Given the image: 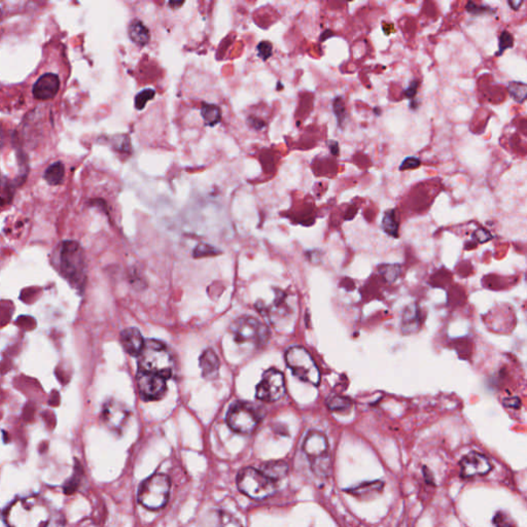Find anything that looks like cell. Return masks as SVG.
Masks as SVG:
<instances>
[{"instance_id":"obj_6","label":"cell","mask_w":527,"mask_h":527,"mask_svg":"<svg viewBox=\"0 0 527 527\" xmlns=\"http://www.w3.org/2000/svg\"><path fill=\"white\" fill-rule=\"evenodd\" d=\"M237 486L245 496L255 500L270 498L277 491V483L261 470L244 467L237 476Z\"/></svg>"},{"instance_id":"obj_29","label":"cell","mask_w":527,"mask_h":527,"mask_svg":"<svg viewBox=\"0 0 527 527\" xmlns=\"http://www.w3.org/2000/svg\"><path fill=\"white\" fill-rule=\"evenodd\" d=\"M329 409L332 411H344L351 406V402L346 398H331L328 401Z\"/></svg>"},{"instance_id":"obj_25","label":"cell","mask_w":527,"mask_h":527,"mask_svg":"<svg viewBox=\"0 0 527 527\" xmlns=\"http://www.w3.org/2000/svg\"><path fill=\"white\" fill-rule=\"evenodd\" d=\"M508 90L513 99L518 103H523L526 99V83H521V81H510L508 85Z\"/></svg>"},{"instance_id":"obj_37","label":"cell","mask_w":527,"mask_h":527,"mask_svg":"<svg viewBox=\"0 0 527 527\" xmlns=\"http://www.w3.org/2000/svg\"><path fill=\"white\" fill-rule=\"evenodd\" d=\"M420 88V83L417 81H413L410 83L409 87L404 92V95L407 97L408 99H415L416 94H417V90Z\"/></svg>"},{"instance_id":"obj_12","label":"cell","mask_w":527,"mask_h":527,"mask_svg":"<svg viewBox=\"0 0 527 527\" xmlns=\"http://www.w3.org/2000/svg\"><path fill=\"white\" fill-rule=\"evenodd\" d=\"M129 417H130V410L120 402L112 400L104 406L103 412H102L104 424L110 430L116 434L122 433L128 422Z\"/></svg>"},{"instance_id":"obj_40","label":"cell","mask_w":527,"mask_h":527,"mask_svg":"<svg viewBox=\"0 0 527 527\" xmlns=\"http://www.w3.org/2000/svg\"><path fill=\"white\" fill-rule=\"evenodd\" d=\"M475 234L478 235L477 238L480 242H485V241L489 240V239L491 238L489 233L485 230H479L478 232H476Z\"/></svg>"},{"instance_id":"obj_44","label":"cell","mask_w":527,"mask_h":527,"mask_svg":"<svg viewBox=\"0 0 527 527\" xmlns=\"http://www.w3.org/2000/svg\"><path fill=\"white\" fill-rule=\"evenodd\" d=\"M418 107H420V101L416 99H412L411 101H410V108L415 110H417Z\"/></svg>"},{"instance_id":"obj_46","label":"cell","mask_w":527,"mask_h":527,"mask_svg":"<svg viewBox=\"0 0 527 527\" xmlns=\"http://www.w3.org/2000/svg\"><path fill=\"white\" fill-rule=\"evenodd\" d=\"M374 112H375L376 116H380V114H381V110H380V108H374Z\"/></svg>"},{"instance_id":"obj_4","label":"cell","mask_w":527,"mask_h":527,"mask_svg":"<svg viewBox=\"0 0 527 527\" xmlns=\"http://www.w3.org/2000/svg\"><path fill=\"white\" fill-rule=\"evenodd\" d=\"M303 451L309 459L312 471L318 477L330 475L331 461L329 442L326 437L318 430L308 433L303 443Z\"/></svg>"},{"instance_id":"obj_8","label":"cell","mask_w":527,"mask_h":527,"mask_svg":"<svg viewBox=\"0 0 527 527\" xmlns=\"http://www.w3.org/2000/svg\"><path fill=\"white\" fill-rule=\"evenodd\" d=\"M230 332L235 342L238 344L253 343L261 346L268 341V329L253 316H244L236 318L231 324Z\"/></svg>"},{"instance_id":"obj_32","label":"cell","mask_w":527,"mask_h":527,"mask_svg":"<svg viewBox=\"0 0 527 527\" xmlns=\"http://www.w3.org/2000/svg\"><path fill=\"white\" fill-rule=\"evenodd\" d=\"M218 249L210 246V245L204 244V243L198 245V246L196 247L195 250H194V255H195V257H209V255H218Z\"/></svg>"},{"instance_id":"obj_18","label":"cell","mask_w":527,"mask_h":527,"mask_svg":"<svg viewBox=\"0 0 527 527\" xmlns=\"http://www.w3.org/2000/svg\"><path fill=\"white\" fill-rule=\"evenodd\" d=\"M269 479L277 483L279 480L285 479L289 473V465L283 461H271L265 463L261 470Z\"/></svg>"},{"instance_id":"obj_36","label":"cell","mask_w":527,"mask_h":527,"mask_svg":"<svg viewBox=\"0 0 527 527\" xmlns=\"http://www.w3.org/2000/svg\"><path fill=\"white\" fill-rule=\"evenodd\" d=\"M381 273L389 283H392V281L397 279L398 275L400 273V269L398 266H389L388 265V266H385V268L381 269Z\"/></svg>"},{"instance_id":"obj_38","label":"cell","mask_w":527,"mask_h":527,"mask_svg":"<svg viewBox=\"0 0 527 527\" xmlns=\"http://www.w3.org/2000/svg\"><path fill=\"white\" fill-rule=\"evenodd\" d=\"M247 123H248L249 126H250L251 128L255 129V130H261V129L266 127L265 122L259 120V118H255V116H250V118H248Z\"/></svg>"},{"instance_id":"obj_15","label":"cell","mask_w":527,"mask_h":527,"mask_svg":"<svg viewBox=\"0 0 527 527\" xmlns=\"http://www.w3.org/2000/svg\"><path fill=\"white\" fill-rule=\"evenodd\" d=\"M120 340L124 350L134 357H138L146 343L142 333L136 328L125 329L120 333Z\"/></svg>"},{"instance_id":"obj_33","label":"cell","mask_w":527,"mask_h":527,"mask_svg":"<svg viewBox=\"0 0 527 527\" xmlns=\"http://www.w3.org/2000/svg\"><path fill=\"white\" fill-rule=\"evenodd\" d=\"M465 9H467V11L469 12L470 14H472V15L493 13V10H492L491 8L487 7V5H477L475 3H472V1L467 3Z\"/></svg>"},{"instance_id":"obj_23","label":"cell","mask_w":527,"mask_h":527,"mask_svg":"<svg viewBox=\"0 0 527 527\" xmlns=\"http://www.w3.org/2000/svg\"><path fill=\"white\" fill-rule=\"evenodd\" d=\"M65 177V167L63 163L56 162L47 168L44 172V179L51 185H58L62 183Z\"/></svg>"},{"instance_id":"obj_14","label":"cell","mask_w":527,"mask_h":527,"mask_svg":"<svg viewBox=\"0 0 527 527\" xmlns=\"http://www.w3.org/2000/svg\"><path fill=\"white\" fill-rule=\"evenodd\" d=\"M60 89V79L55 73H46L42 75L34 83L32 93L38 100L53 99Z\"/></svg>"},{"instance_id":"obj_27","label":"cell","mask_w":527,"mask_h":527,"mask_svg":"<svg viewBox=\"0 0 527 527\" xmlns=\"http://www.w3.org/2000/svg\"><path fill=\"white\" fill-rule=\"evenodd\" d=\"M156 95V91L154 89H146L142 90V92L136 96V101H134V105H136V110H142L144 106L146 105L149 101L153 99Z\"/></svg>"},{"instance_id":"obj_17","label":"cell","mask_w":527,"mask_h":527,"mask_svg":"<svg viewBox=\"0 0 527 527\" xmlns=\"http://www.w3.org/2000/svg\"><path fill=\"white\" fill-rule=\"evenodd\" d=\"M128 34L130 40L138 47L146 46L151 40L150 30L138 19L131 22L128 27Z\"/></svg>"},{"instance_id":"obj_11","label":"cell","mask_w":527,"mask_h":527,"mask_svg":"<svg viewBox=\"0 0 527 527\" xmlns=\"http://www.w3.org/2000/svg\"><path fill=\"white\" fill-rule=\"evenodd\" d=\"M136 383L144 401H157L162 399L166 394V379L160 376L138 371Z\"/></svg>"},{"instance_id":"obj_3","label":"cell","mask_w":527,"mask_h":527,"mask_svg":"<svg viewBox=\"0 0 527 527\" xmlns=\"http://www.w3.org/2000/svg\"><path fill=\"white\" fill-rule=\"evenodd\" d=\"M59 270L75 289L81 290L86 281L85 259L79 243L65 241L59 250Z\"/></svg>"},{"instance_id":"obj_19","label":"cell","mask_w":527,"mask_h":527,"mask_svg":"<svg viewBox=\"0 0 527 527\" xmlns=\"http://www.w3.org/2000/svg\"><path fill=\"white\" fill-rule=\"evenodd\" d=\"M384 488V483L382 481H372L365 482V483L359 484V485L355 486V487L347 489L351 496H359V498H370V496H375V494L381 493L382 490Z\"/></svg>"},{"instance_id":"obj_5","label":"cell","mask_w":527,"mask_h":527,"mask_svg":"<svg viewBox=\"0 0 527 527\" xmlns=\"http://www.w3.org/2000/svg\"><path fill=\"white\" fill-rule=\"evenodd\" d=\"M170 494V480L165 474H154L144 480L138 490V502L149 510H160L166 506Z\"/></svg>"},{"instance_id":"obj_16","label":"cell","mask_w":527,"mask_h":527,"mask_svg":"<svg viewBox=\"0 0 527 527\" xmlns=\"http://www.w3.org/2000/svg\"><path fill=\"white\" fill-rule=\"evenodd\" d=\"M200 368H201L202 376L205 379L214 380L218 377L220 371V359H218L214 349H206L200 357Z\"/></svg>"},{"instance_id":"obj_24","label":"cell","mask_w":527,"mask_h":527,"mask_svg":"<svg viewBox=\"0 0 527 527\" xmlns=\"http://www.w3.org/2000/svg\"><path fill=\"white\" fill-rule=\"evenodd\" d=\"M382 228L386 234L392 237H398L399 235V222L396 216V210L389 209L385 211L383 220H382Z\"/></svg>"},{"instance_id":"obj_30","label":"cell","mask_w":527,"mask_h":527,"mask_svg":"<svg viewBox=\"0 0 527 527\" xmlns=\"http://www.w3.org/2000/svg\"><path fill=\"white\" fill-rule=\"evenodd\" d=\"M493 524L496 525V527H517L512 517L502 511H500L494 515Z\"/></svg>"},{"instance_id":"obj_35","label":"cell","mask_w":527,"mask_h":527,"mask_svg":"<svg viewBox=\"0 0 527 527\" xmlns=\"http://www.w3.org/2000/svg\"><path fill=\"white\" fill-rule=\"evenodd\" d=\"M420 164H422V161L420 159L416 158V157H408L401 163L399 169L401 171L416 169L420 166Z\"/></svg>"},{"instance_id":"obj_13","label":"cell","mask_w":527,"mask_h":527,"mask_svg":"<svg viewBox=\"0 0 527 527\" xmlns=\"http://www.w3.org/2000/svg\"><path fill=\"white\" fill-rule=\"evenodd\" d=\"M492 471V465L485 455L478 452H470L461 461V475L465 479L486 476Z\"/></svg>"},{"instance_id":"obj_2","label":"cell","mask_w":527,"mask_h":527,"mask_svg":"<svg viewBox=\"0 0 527 527\" xmlns=\"http://www.w3.org/2000/svg\"><path fill=\"white\" fill-rule=\"evenodd\" d=\"M173 370L175 361L167 347L160 341L146 340L138 355V371L168 380L172 376Z\"/></svg>"},{"instance_id":"obj_1","label":"cell","mask_w":527,"mask_h":527,"mask_svg":"<svg viewBox=\"0 0 527 527\" xmlns=\"http://www.w3.org/2000/svg\"><path fill=\"white\" fill-rule=\"evenodd\" d=\"M3 518L9 527H48L50 506L38 496L17 498L5 509Z\"/></svg>"},{"instance_id":"obj_21","label":"cell","mask_w":527,"mask_h":527,"mask_svg":"<svg viewBox=\"0 0 527 527\" xmlns=\"http://www.w3.org/2000/svg\"><path fill=\"white\" fill-rule=\"evenodd\" d=\"M420 326V311L415 305L409 306L404 311L402 318V331L405 334L415 332Z\"/></svg>"},{"instance_id":"obj_22","label":"cell","mask_w":527,"mask_h":527,"mask_svg":"<svg viewBox=\"0 0 527 527\" xmlns=\"http://www.w3.org/2000/svg\"><path fill=\"white\" fill-rule=\"evenodd\" d=\"M201 116L205 125L214 127L222 120V110L216 104L203 103L201 107Z\"/></svg>"},{"instance_id":"obj_43","label":"cell","mask_w":527,"mask_h":527,"mask_svg":"<svg viewBox=\"0 0 527 527\" xmlns=\"http://www.w3.org/2000/svg\"><path fill=\"white\" fill-rule=\"evenodd\" d=\"M334 36L335 34H333L332 31H330V30H326V31H324V34H322V38H320V40H322V42H324L326 38H332V36Z\"/></svg>"},{"instance_id":"obj_7","label":"cell","mask_w":527,"mask_h":527,"mask_svg":"<svg viewBox=\"0 0 527 527\" xmlns=\"http://www.w3.org/2000/svg\"><path fill=\"white\" fill-rule=\"evenodd\" d=\"M287 367L296 377L312 385H318L320 373L310 353L302 346H293L285 352Z\"/></svg>"},{"instance_id":"obj_45","label":"cell","mask_w":527,"mask_h":527,"mask_svg":"<svg viewBox=\"0 0 527 527\" xmlns=\"http://www.w3.org/2000/svg\"><path fill=\"white\" fill-rule=\"evenodd\" d=\"M183 3H185L183 1H181V3H169V5H170V7L179 8L181 7V5H183Z\"/></svg>"},{"instance_id":"obj_26","label":"cell","mask_w":527,"mask_h":527,"mask_svg":"<svg viewBox=\"0 0 527 527\" xmlns=\"http://www.w3.org/2000/svg\"><path fill=\"white\" fill-rule=\"evenodd\" d=\"M333 112L336 116L337 124L341 129H343V125L346 120L347 112L344 101H343V98L341 96L335 98L334 101H333Z\"/></svg>"},{"instance_id":"obj_28","label":"cell","mask_w":527,"mask_h":527,"mask_svg":"<svg viewBox=\"0 0 527 527\" xmlns=\"http://www.w3.org/2000/svg\"><path fill=\"white\" fill-rule=\"evenodd\" d=\"M514 46V38L510 32L504 30L500 34V40H498V52L496 53V56L498 57L504 54L506 49L513 48Z\"/></svg>"},{"instance_id":"obj_39","label":"cell","mask_w":527,"mask_h":527,"mask_svg":"<svg viewBox=\"0 0 527 527\" xmlns=\"http://www.w3.org/2000/svg\"><path fill=\"white\" fill-rule=\"evenodd\" d=\"M504 405L506 407L514 408V409H518L520 407V400L518 398H514V399H506L504 401Z\"/></svg>"},{"instance_id":"obj_10","label":"cell","mask_w":527,"mask_h":527,"mask_svg":"<svg viewBox=\"0 0 527 527\" xmlns=\"http://www.w3.org/2000/svg\"><path fill=\"white\" fill-rule=\"evenodd\" d=\"M285 394V382L283 374L277 369L267 370L264 373L259 383L257 386V399L259 401L272 402L279 401Z\"/></svg>"},{"instance_id":"obj_9","label":"cell","mask_w":527,"mask_h":527,"mask_svg":"<svg viewBox=\"0 0 527 527\" xmlns=\"http://www.w3.org/2000/svg\"><path fill=\"white\" fill-rule=\"evenodd\" d=\"M261 422L259 408L247 402L234 404L227 414V424L231 430L242 435L255 432Z\"/></svg>"},{"instance_id":"obj_47","label":"cell","mask_w":527,"mask_h":527,"mask_svg":"<svg viewBox=\"0 0 527 527\" xmlns=\"http://www.w3.org/2000/svg\"><path fill=\"white\" fill-rule=\"evenodd\" d=\"M3 199H1V198H0V205H1V204H3Z\"/></svg>"},{"instance_id":"obj_34","label":"cell","mask_w":527,"mask_h":527,"mask_svg":"<svg viewBox=\"0 0 527 527\" xmlns=\"http://www.w3.org/2000/svg\"><path fill=\"white\" fill-rule=\"evenodd\" d=\"M116 140H114L116 144H114L116 150L120 151L122 153H128L131 150L130 140L129 136H116Z\"/></svg>"},{"instance_id":"obj_31","label":"cell","mask_w":527,"mask_h":527,"mask_svg":"<svg viewBox=\"0 0 527 527\" xmlns=\"http://www.w3.org/2000/svg\"><path fill=\"white\" fill-rule=\"evenodd\" d=\"M257 56H259L261 60H268V59L272 56V44H271V42L264 40V42H259V44H257Z\"/></svg>"},{"instance_id":"obj_41","label":"cell","mask_w":527,"mask_h":527,"mask_svg":"<svg viewBox=\"0 0 527 527\" xmlns=\"http://www.w3.org/2000/svg\"><path fill=\"white\" fill-rule=\"evenodd\" d=\"M329 148H330L331 154H332L333 156H339V154H340L338 142H334V140H330V142H329Z\"/></svg>"},{"instance_id":"obj_42","label":"cell","mask_w":527,"mask_h":527,"mask_svg":"<svg viewBox=\"0 0 527 527\" xmlns=\"http://www.w3.org/2000/svg\"><path fill=\"white\" fill-rule=\"evenodd\" d=\"M508 5H510L511 9L514 10V11H518L519 9H520L521 5H523V1H509Z\"/></svg>"},{"instance_id":"obj_20","label":"cell","mask_w":527,"mask_h":527,"mask_svg":"<svg viewBox=\"0 0 527 527\" xmlns=\"http://www.w3.org/2000/svg\"><path fill=\"white\" fill-rule=\"evenodd\" d=\"M206 522V527H242L236 518L222 511L211 513Z\"/></svg>"}]
</instances>
